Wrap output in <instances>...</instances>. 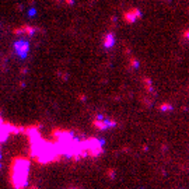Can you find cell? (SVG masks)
Returning <instances> with one entry per match:
<instances>
[{"instance_id": "cell-1", "label": "cell", "mask_w": 189, "mask_h": 189, "mask_svg": "<svg viewBox=\"0 0 189 189\" xmlns=\"http://www.w3.org/2000/svg\"><path fill=\"white\" fill-rule=\"evenodd\" d=\"M21 133L28 139V151L30 160L35 161L39 165H49L53 163H59L62 160L60 153L52 140L44 137L38 125L23 126Z\"/></svg>"}, {"instance_id": "cell-2", "label": "cell", "mask_w": 189, "mask_h": 189, "mask_svg": "<svg viewBox=\"0 0 189 189\" xmlns=\"http://www.w3.org/2000/svg\"><path fill=\"white\" fill-rule=\"evenodd\" d=\"M51 140L56 146L62 158L72 160L74 163L87 158L84 151V144H83L84 134L81 136L80 133H77L72 129L53 128L51 132Z\"/></svg>"}, {"instance_id": "cell-3", "label": "cell", "mask_w": 189, "mask_h": 189, "mask_svg": "<svg viewBox=\"0 0 189 189\" xmlns=\"http://www.w3.org/2000/svg\"><path fill=\"white\" fill-rule=\"evenodd\" d=\"M31 160L25 155H15L9 165V182L13 189H25L30 181Z\"/></svg>"}, {"instance_id": "cell-4", "label": "cell", "mask_w": 189, "mask_h": 189, "mask_svg": "<svg viewBox=\"0 0 189 189\" xmlns=\"http://www.w3.org/2000/svg\"><path fill=\"white\" fill-rule=\"evenodd\" d=\"M84 151L87 158H98L104 154V140L95 136H84Z\"/></svg>"}, {"instance_id": "cell-5", "label": "cell", "mask_w": 189, "mask_h": 189, "mask_svg": "<svg viewBox=\"0 0 189 189\" xmlns=\"http://www.w3.org/2000/svg\"><path fill=\"white\" fill-rule=\"evenodd\" d=\"M23 130V126H15L14 123L6 121L0 115V144L6 143L13 134H20Z\"/></svg>"}, {"instance_id": "cell-6", "label": "cell", "mask_w": 189, "mask_h": 189, "mask_svg": "<svg viewBox=\"0 0 189 189\" xmlns=\"http://www.w3.org/2000/svg\"><path fill=\"white\" fill-rule=\"evenodd\" d=\"M14 53L17 55V57L20 59H25L30 53V42H28V38H20L14 42L13 45Z\"/></svg>"}, {"instance_id": "cell-7", "label": "cell", "mask_w": 189, "mask_h": 189, "mask_svg": "<svg viewBox=\"0 0 189 189\" xmlns=\"http://www.w3.org/2000/svg\"><path fill=\"white\" fill-rule=\"evenodd\" d=\"M116 125L118 123L115 119L105 118V116H97V118H94V121H93V126L97 130H109V129L115 128Z\"/></svg>"}, {"instance_id": "cell-8", "label": "cell", "mask_w": 189, "mask_h": 189, "mask_svg": "<svg viewBox=\"0 0 189 189\" xmlns=\"http://www.w3.org/2000/svg\"><path fill=\"white\" fill-rule=\"evenodd\" d=\"M140 17H142V13L136 7H132V9H129L128 11L123 13V20L128 24H134L137 20H140Z\"/></svg>"}, {"instance_id": "cell-9", "label": "cell", "mask_w": 189, "mask_h": 189, "mask_svg": "<svg viewBox=\"0 0 189 189\" xmlns=\"http://www.w3.org/2000/svg\"><path fill=\"white\" fill-rule=\"evenodd\" d=\"M116 44V36H115L114 32H106V34L102 36V46L105 49H112Z\"/></svg>"}, {"instance_id": "cell-10", "label": "cell", "mask_w": 189, "mask_h": 189, "mask_svg": "<svg viewBox=\"0 0 189 189\" xmlns=\"http://www.w3.org/2000/svg\"><path fill=\"white\" fill-rule=\"evenodd\" d=\"M69 189H80V188H76V186H72V188H69Z\"/></svg>"}, {"instance_id": "cell-11", "label": "cell", "mask_w": 189, "mask_h": 189, "mask_svg": "<svg viewBox=\"0 0 189 189\" xmlns=\"http://www.w3.org/2000/svg\"><path fill=\"white\" fill-rule=\"evenodd\" d=\"M0 171H2V160H0Z\"/></svg>"}]
</instances>
